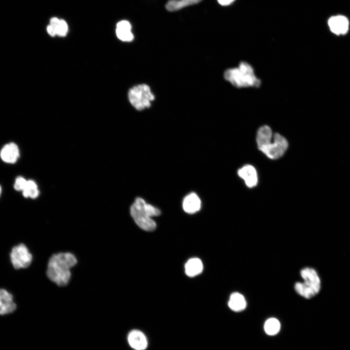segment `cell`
Wrapping results in <instances>:
<instances>
[{
  "label": "cell",
  "mask_w": 350,
  "mask_h": 350,
  "mask_svg": "<svg viewBox=\"0 0 350 350\" xmlns=\"http://www.w3.org/2000/svg\"><path fill=\"white\" fill-rule=\"evenodd\" d=\"M77 262L76 257L70 252H60L53 254L50 258L47 269L48 279L59 286L68 284L70 277V269Z\"/></svg>",
  "instance_id": "1"
},
{
  "label": "cell",
  "mask_w": 350,
  "mask_h": 350,
  "mask_svg": "<svg viewBox=\"0 0 350 350\" xmlns=\"http://www.w3.org/2000/svg\"><path fill=\"white\" fill-rule=\"evenodd\" d=\"M130 214L136 224L141 229L152 231L156 224L151 217L160 214L158 208L147 204L142 198H137L130 208Z\"/></svg>",
  "instance_id": "2"
},
{
  "label": "cell",
  "mask_w": 350,
  "mask_h": 350,
  "mask_svg": "<svg viewBox=\"0 0 350 350\" xmlns=\"http://www.w3.org/2000/svg\"><path fill=\"white\" fill-rule=\"evenodd\" d=\"M224 77L237 88L258 87L261 85L253 68L246 62H241L238 67L226 70Z\"/></svg>",
  "instance_id": "3"
},
{
  "label": "cell",
  "mask_w": 350,
  "mask_h": 350,
  "mask_svg": "<svg viewBox=\"0 0 350 350\" xmlns=\"http://www.w3.org/2000/svg\"><path fill=\"white\" fill-rule=\"evenodd\" d=\"M304 282H297L295 289L300 296L310 299L316 296L321 289V280L316 271L311 267H305L300 271Z\"/></svg>",
  "instance_id": "4"
},
{
  "label": "cell",
  "mask_w": 350,
  "mask_h": 350,
  "mask_svg": "<svg viewBox=\"0 0 350 350\" xmlns=\"http://www.w3.org/2000/svg\"><path fill=\"white\" fill-rule=\"evenodd\" d=\"M128 99L136 109L142 110L151 106V102L155 99V96L148 85L140 84L129 90Z\"/></svg>",
  "instance_id": "5"
},
{
  "label": "cell",
  "mask_w": 350,
  "mask_h": 350,
  "mask_svg": "<svg viewBox=\"0 0 350 350\" xmlns=\"http://www.w3.org/2000/svg\"><path fill=\"white\" fill-rule=\"evenodd\" d=\"M12 263L15 269L25 268L31 263L32 255L23 244L15 246L10 253Z\"/></svg>",
  "instance_id": "6"
},
{
  "label": "cell",
  "mask_w": 350,
  "mask_h": 350,
  "mask_svg": "<svg viewBox=\"0 0 350 350\" xmlns=\"http://www.w3.org/2000/svg\"><path fill=\"white\" fill-rule=\"evenodd\" d=\"M286 139L279 133L273 135V142L262 148L261 151L269 158L273 159L280 158L288 148Z\"/></svg>",
  "instance_id": "7"
},
{
  "label": "cell",
  "mask_w": 350,
  "mask_h": 350,
  "mask_svg": "<svg viewBox=\"0 0 350 350\" xmlns=\"http://www.w3.org/2000/svg\"><path fill=\"white\" fill-rule=\"evenodd\" d=\"M129 345L135 350H144L148 346L146 336L143 332L138 330H132L127 335Z\"/></svg>",
  "instance_id": "8"
},
{
  "label": "cell",
  "mask_w": 350,
  "mask_h": 350,
  "mask_svg": "<svg viewBox=\"0 0 350 350\" xmlns=\"http://www.w3.org/2000/svg\"><path fill=\"white\" fill-rule=\"evenodd\" d=\"M20 153L18 147L14 143L10 142L5 144L0 152L1 160L5 163L13 164L16 163L19 158Z\"/></svg>",
  "instance_id": "9"
},
{
  "label": "cell",
  "mask_w": 350,
  "mask_h": 350,
  "mask_svg": "<svg viewBox=\"0 0 350 350\" xmlns=\"http://www.w3.org/2000/svg\"><path fill=\"white\" fill-rule=\"evenodd\" d=\"M16 309L12 295L4 289H0V315L11 313Z\"/></svg>",
  "instance_id": "10"
},
{
  "label": "cell",
  "mask_w": 350,
  "mask_h": 350,
  "mask_svg": "<svg viewBox=\"0 0 350 350\" xmlns=\"http://www.w3.org/2000/svg\"><path fill=\"white\" fill-rule=\"evenodd\" d=\"M331 31L336 35L346 34L349 28L348 19L343 16L331 17L328 20Z\"/></svg>",
  "instance_id": "11"
},
{
  "label": "cell",
  "mask_w": 350,
  "mask_h": 350,
  "mask_svg": "<svg viewBox=\"0 0 350 350\" xmlns=\"http://www.w3.org/2000/svg\"><path fill=\"white\" fill-rule=\"evenodd\" d=\"M239 176L243 178L246 185L249 188L256 186L258 181L257 174L255 169L251 165H247L238 171Z\"/></svg>",
  "instance_id": "12"
},
{
  "label": "cell",
  "mask_w": 350,
  "mask_h": 350,
  "mask_svg": "<svg viewBox=\"0 0 350 350\" xmlns=\"http://www.w3.org/2000/svg\"><path fill=\"white\" fill-rule=\"evenodd\" d=\"M116 33L118 38L122 41L130 42L134 38L131 24L127 20H122L117 23Z\"/></svg>",
  "instance_id": "13"
},
{
  "label": "cell",
  "mask_w": 350,
  "mask_h": 350,
  "mask_svg": "<svg viewBox=\"0 0 350 350\" xmlns=\"http://www.w3.org/2000/svg\"><path fill=\"white\" fill-rule=\"evenodd\" d=\"M272 131L267 125L261 126L257 133L256 141L260 150L270 144L272 139Z\"/></svg>",
  "instance_id": "14"
},
{
  "label": "cell",
  "mask_w": 350,
  "mask_h": 350,
  "mask_svg": "<svg viewBox=\"0 0 350 350\" xmlns=\"http://www.w3.org/2000/svg\"><path fill=\"white\" fill-rule=\"evenodd\" d=\"M201 207V201L194 193L187 195L183 201V208L186 212L192 214L198 211Z\"/></svg>",
  "instance_id": "15"
},
{
  "label": "cell",
  "mask_w": 350,
  "mask_h": 350,
  "mask_svg": "<svg viewBox=\"0 0 350 350\" xmlns=\"http://www.w3.org/2000/svg\"><path fill=\"white\" fill-rule=\"evenodd\" d=\"M228 305L232 311L240 312L245 308L246 302L245 297L241 294L234 292L230 296Z\"/></svg>",
  "instance_id": "16"
},
{
  "label": "cell",
  "mask_w": 350,
  "mask_h": 350,
  "mask_svg": "<svg viewBox=\"0 0 350 350\" xmlns=\"http://www.w3.org/2000/svg\"><path fill=\"white\" fill-rule=\"evenodd\" d=\"M203 265L201 261L197 258L189 260L185 265V273L189 277H194L203 271Z\"/></svg>",
  "instance_id": "17"
},
{
  "label": "cell",
  "mask_w": 350,
  "mask_h": 350,
  "mask_svg": "<svg viewBox=\"0 0 350 350\" xmlns=\"http://www.w3.org/2000/svg\"><path fill=\"white\" fill-rule=\"evenodd\" d=\"M202 0H170L165 7L170 12L176 11L186 7L199 3Z\"/></svg>",
  "instance_id": "18"
},
{
  "label": "cell",
  "mask_w": 350,
  "mask_h": 350,
  "mask_svg": "<svg viewBox=\"0 0 350 350\" xmlns=\"http://www.w3.org/2000/svg\"><path fill=\"white\" fill-rule=\"evenodd\" d=\"M22 193L25 198H36L39 195V190L36 183L32 180H28Z\"/></svg>",
  "instance_id": "19"
},
{
  "label": "cell",
  "mask_w": 350,
  "mask_h": 350,
  "mask_svg": "<svg viewBox=\"0 0 350 350\" xmlns=\"http://www.w3.org/2000/svg\"><path fill=\"white\" fill-rule=\"evenodd\" d=\"M280 324L276 318H270L265 322L264 330L265 332L270 335L276 334L280 331Z\"/></svg>",
  "instance_id": "20"
},
{
  "label": "cell",
  "mask_w": 350,
  "mask_h": 350,
  "mask_svg": "<svg viewBox=\"0 0 350 350\" xmlns=\"http://www.w3.org/2000/svg\"><path fill=\"white\" fill-rule=\"evenodd\" d=\"M55 29L56 35L62 37L66 36L68 31L67 22L63 19H60L59 23Z\"/></svg>",
  "instance_id": "21"
},
{
  "label": "cell",
  "mask_w": 350,
  "mask_h": 350,
  "mask_svg": "<svg viewBox=\"0 0 350 350\" xmlns=\"http://www.w3.org/2000/svg\"><path fill=\"white\" fill-rule=\"evenodd\" d=\"M27 180L22 176H19L16 178L14 184V189L17 191H22Z\"/></svg>",
  "instance_id": "22"
},
{
  "label": "cell",
  "mask_w": 350,
  "mask_h": 350,
  "mask_svg": "<svg viewBox=\"0 0 350 350\" xmlns=\"http://www.w3.org/2000/svg\"><path fill=\"white\" fill-rule=\"evenodd\" d=\"M59 21L60 19H59L58 18L55 17L52 18L50 19V25L52 26L55 29L58 25Z\"/></svg>",
  "instance_id": "23"
},
{
  "label": "cell",
  "mask_w": 350,
  "mask_h": 350,
  "mask_svg": "<svg viewBox=\"0 0 350 350\" xmlns=\"http://www.w3.org/2000/svg\"><path fill=\"white\" fill-rule=\"evenodd\" d=\"M47 31L49 35L52 36H54L56 35V31L54 28H53L50 25H49L47 26Z\"/></svg>",
  "instance_id": "24"
},
{
  "label": "cell",
  "mask_w": 350,
  "mask_h": 350,
  "mask_svg": "<svg viewBox=\"0 0 350 350\" xmlns=\"http://www.w3.org/2000/svg\"><path fill=\"white\" fill-rule=\"evenodd\" d=\"M235 0H217L219 3L223 6H227L232 3Z\"/></svg>",
  "instance_id": "25"
},
{
  "label": "cell",
  "mask_w": 350,
  "mask_h": 350,
  "mask_svg": "<svg viewBox=\"0 0 350 350\" xmlns=\"http://www.w3.org/2000/svg\"><path fill=\"white\" fill-rule=\"evenodd\" d=\"M1 193V187L0 185V196Z\"/></svg>",
  "instance_id": "26"
}]
</instances>
